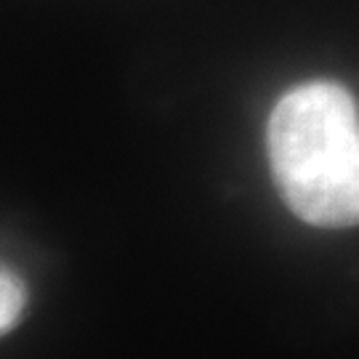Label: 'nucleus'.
Instances as JSON below:
<instances>
[{
    "label": "nucleus",
    "mask_w": 359,
    "mask_h": 359,
    "mask_svg": "<svg viewBox=\"0 0 359 359\" xmlns=\"http://www.w3.org/2000/svg\"><path fill=\"white\" fill-rule=\"evenodd\" d=\"M27 304V290L22 280L8 271L6 266H0V335L8 333L13 325L19 322L22 311Z\"/></svg>",
    "instance_id": "f03ea898"
},
{
    "label": "nucleus",
    "mask_w": 359,
    "mask_h": 359,
    "mask_svg": "<svg viewBox=\"0 0 359 359\" xmlns=\"http://www.w3.org/2000/svg\"><path fill=\"white\" fill-rule=\"evenodd\" d=\"M274 184L301 221L322 229L359 224V109L330 80L287 90L266 130Z\"/></svg>",
    "instance_id": "f257e3e1"
}]
</instances>
